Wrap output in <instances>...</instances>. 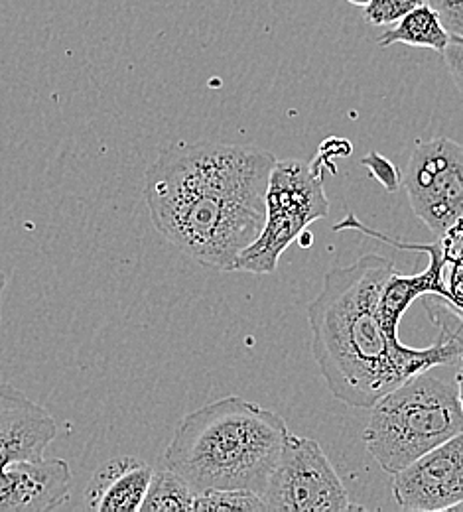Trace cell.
I'll list each match as a JSON object with an SVG mask.
<instances>
[{
  "instance_id": "cell-1",
  "label": "cell",
  "mask_w": 463,
  "mask_h": 512,
  "mask_svg": "<svg viewBox=\"0 0 463 512\" xmlns=\"http://www.w3.org/2000/svg\"><path fill=\"white\" fill-rule=\"evenodd\" d=\"M272 152L225 142H176L144 174L154 229L198 264L233 272L265 225Z\"/></svg>"
},
{
  "instance_id": "cell-2",
  "label": "cell",
  "mask_w": 463,
  "mask_h": 512,
  "mask_svg": "<svg viewBox=\"0 0 463 512\" xmlns=\"http://www.w3.org/2000/svg\"><path fill=\"white\" fill-rule=\"evenodd\" d=\"M397 266L381 255H365L335 266L322 292L308 306L312 355L331 394L347 406L371 408L410 377L452 365L462 343L444 329L432 347L393 343L381 318V294Z\"/></svg>"
},
{
  "instance_id": "cell-3",
  "label": "cell",
  "mask_w": 463,
  "mask_h": 512,
  "mask_svg": "<svg viewBox=\"0 0 463 512\" xmlns=\"http://www.w3.org/2000/svg\"><path fill=\"white\" fill-rule=\"evenodd\" d=\"M288 436L276 412L241 396H225L180 420L164 463L198 493L227 489L263 495Z\"/></svg>"
},
{
  "instance_id": "cell-4",
  "label": "cell",
  "mask_w": 463,
  "mask_h": 512,
  "mask_svg": "<svg viewBox=\"0 0 463 512\" xmlns=\"http://www.w3.org/2000/svg\"><path fill=\"white\" fill-rule=\"evenodd\" d=\"M365 448L389 475L463 432L458 386L418 373L381 396L371 408Z\"/></svg>"
},
{
  "instance_id": "cell-5",
  "label": "cell",
  "mask_w": 463,
  "mask_h": 512,
  "mask_svg": "<svg viewBox=\"0 0 463 512\" xmlns=\"http://www.w3.org/2000/svg\"><path fill=\"white\" fill-rule=\"evenodd\" d=\"M324 162L276 160L266 190L265 225L261 235L237 256L233 272L272 274L282 253L330 211L324 190Z\"/></svg>"
},
{
  "instance_id": "cell-6",
  "label": "cell",
  "mask_w": 463,
  "mask_h": 512,
  "mask_svg": "<svg viewBox=\"0 0 463 512\" xmlns=\"http://www.w3.org/2000/svg\"><path fill=\"white\" fill-rule=\"evenodd\" d=\"M266 511L341 512L355 509L349 493L316 440L290 432L263 491Z\"/></svg>"
},
{
  "instance_id": "cell-7",
  "label": "cell",
  "mask_w": 463,
  "mask_h": 512,
  "mask_svg": "<svg viewBox=\"0 0 463 512\" xmlns=\"http://www.w3.org/2000/svg\"><path fill=\"white\" fill-rule=\"evenodd\" d=\"M414 215L438 237L463 221V146L440 136L418 142L402 178Z\"/></svg>"
},
{
  "instance_id": "cell-8",
  "label": "cell",
  "mask_w": 463,
  "mask_h": 512,
  "mask_svg": "<svg viewBox=\"0 0 463 512\" xmlns=\"http://www.w3.org/2000/svg\"><path fill=\"white\" fill-rule=\"evenodd\" d=\"M393 497L406 511H456L463 505V432L398 471Z\"/></svg>"
},
{
  "instance_id": "cell-9",
  "label": "cell",
  "mask_w": 463,
  "mask_h": 512,
  "mask_svg": "<svg viewBox=\"0 0 463 512\" xmlns=\"http://www.w3.org/2000/svg\"><path fill=\"white\" fill-rule=\"evenodd\" d=\"M69 491L71 469L64 459H26L0 469V512L56 511Z\"/></svg>"
},
{
  "instance_id": "cell-10",
  "label": "cell",
  "mask_w": 463,
  "mask_h": 512,
  "mask_svg": "<svg viewBox=\"0 0 463 512\" xmlns=\"http://www.w3.org/2000/svg\"><path fill=\"white\" fill-rule=\"evenodd\" d=\"M58 436L52 414L10 384H0V469L26 459H42Z\"/></svg>"
},
{
  "instance_id": "cell-11",
  "label": "cell",
  "mask_w": 463,
  "mask_h": 512,
  "mask_svg": "<svg viewBox=\"0 0 463 512\" xmlns=\"http://www.w3.org/2000/svg\"><path fill=\"white\" fill-rule=\"evenodd\" d=\"M152 467L131 455L105 461L91 477L85 507L97 512H138L152 481Z\"/></svg>"
},
{
  "instance_id": "cell-12",
  "label": "cell",
  "mask_w": 463,
  "mask_h": 512,
  "mask_svg": "<svg viewBox=\"0 0 463 512\" xmlns=\"http://www.w3.org/2000/svg\"><path fill=\"white\" fill-rule=\"evenodd\" d=\"M430 253V264L424 272L414 276H400L395 272L381 294V318L385 323L387 335L393 343L400 345L398 339V323L404 312L416 302L422 294H442L448 296V288L444 282V266L448 262L446 253L440 247H424Z\"/></svg>"
},
{
  "instance_id": "cell-13",
  "label": "cell",
  "mask_w": 463,
  "mask_h": 512,
  "mask_svg": "<svg viewBox=\"0 0 463 512\" xmlns=\"http://www.w3.org/2000/svg\"><path fill=\"white\" fill-rule=\"evenodd\" d=\"M381 48H389L393 44H404L412 48H426L434 52H444L450 44V32L442 24L438 12L422 4L400 18L397 24L377 38Z\"/></svg>"
},
{
  "instance_id": "cell-14",
  "label": "cell",
  "mask_w": 463,
  "mask_h": 512,
  "mask_svg": "<svg viewBox=\"0 0 463 512\" xmlns=\"http://www.w3.org/2000/svg\"><path fill=\"white\" fill-rule=\"evenodd\" d=\"M198 491L176 471H154L140 512L194 511Z\"/></svg>"
},
{
  "instance_id": "cell-15",
  "label": "cell",
  "mask_w": 463,
  "mask_h": 512,
  "mask_svg": "<svg viewBox=\"0 0 463 512\" xmlns=\"http://www.w3.org/2000/svg\"><path fill=\"white\" fill-rule=\"evenodd\" d=\"M266 511L263 497L253 491L207 489L199 491L194 512H259Z\"/></svg>"
},
{
  "instance_id": "cell-16",
  "label": "cell",
  "mask_w": 463,
  "mask_h": 512,
  "mask_svg": "<svg viewBox=\"0 0 463 512\" xmlns=\"http://www.w3.org/2000/svg\"><path fill=\"white\" fill-rule=\"evenodd\" d=\"M422 4H426V0H371L363 8V18L373 26L397 24L400 18Z\"/></svg>"
},
{
  "instance_id": "cell-17",
  "label": "cell",
  "mask_w": 463,
  "mask_h": 512,
  "mask_svg": "<svg viewBox=\"0 0 463 512\" xmlns=\"http://www.w3.org/2000/svg\"><path fill=\"white\" fill-rule=\"evenodd\" d=\"M428 6H432L450 36L463 38V0H426Z\"/></svg>"
},
{
  "instance_id": "cell-18",
  "label": "cell",
  "mask_w": 463,
  "mask_h": 512,
  "mask_svg": "<svg viewBox=\"0 0 463 512\" xmlns=\"http://www.w3.org/2000/svg\"><path fill=\"white\" fill-rule=\"evenodd\" d=\"M361 164H365L369 170H371V174L389 190V192H395L398 186H400V174L397 172V168L387 160V158H383L381 154H377V152H371L369 156H365L363 160H361Z\"/></svg>"
},
{
  "instance_id": "cell-19",
  "label": "cell",
  "mask_w": 463,
  "mask_h": 512,
  "mask_svg": "<svg viewBox=\"0 0 463 512\" xmlns=\"http://www.w3.org/2000/svg\"><path fill=\"white\" fill-rule=\"evenodd\" d=\"M442 56H444L446 67H448V71H450V75H452V79H454V83H456L463 99V44L450 40V44L442 52Z\"/></svg>"
},
{
  "instance_id": "cell-20",
  "label": "cell",
  "mask_w": 463,
  "mask_h": 512,
  "mask_svg": "<svg viewBox=\"0 0 463 512\" xmlns=\"http://www.w3.org/2000/svg\"><path fill=\"white\" fill-rule=\"evenodd\" d=\"M456 386H458V394H460V402H462L463 408V353L460 355V369H458V375H456Z\"/></svg>"
},
{
  "instance_id": "cell-21",
  "label": "cell",
  "mask_w": 463,
  "mask_h": 512,
  "mask_svg": "<svg viewBox=\"0 0 463 512\" xmlns=\"http://www.w3.org/2000/svg\"><path fill=\"white\" fill-rule=\"evenodd\" d=\"M349 4H353V6H359V8H365L371 0H347Z\"/></svg>"
},
{
  "instance_id": "cell-22",
  "label": "cell",
  "mask_w": 463,
  "mask_h": 512,
  "mask_svg": "<svg viewBox=\"0 0 463 512\" xmlns=\"http://www.w3.org/2000/svg\"><path fill=\"white\" fill-rule=\"evenodd\" d=\"M4 286H6V276H4V272L0 270V300H2V292H4Z\"/></svg>"
},
{
  "instance_id": "cell-23",
  "label": "cell",
  "mask_w": 463,
  "mask_h": 512,
  "mask_svg": "<svg viewBox=\"0 0 463 512\" xmlns=\"http://www.w3.org/2000/svg\"><path fill=\"white\" fill-rule=\"evenodd\" d=\"M450 40H454V42H460V44H463V38H458V36H450Z\"/></svg>"
}]
</instances>
